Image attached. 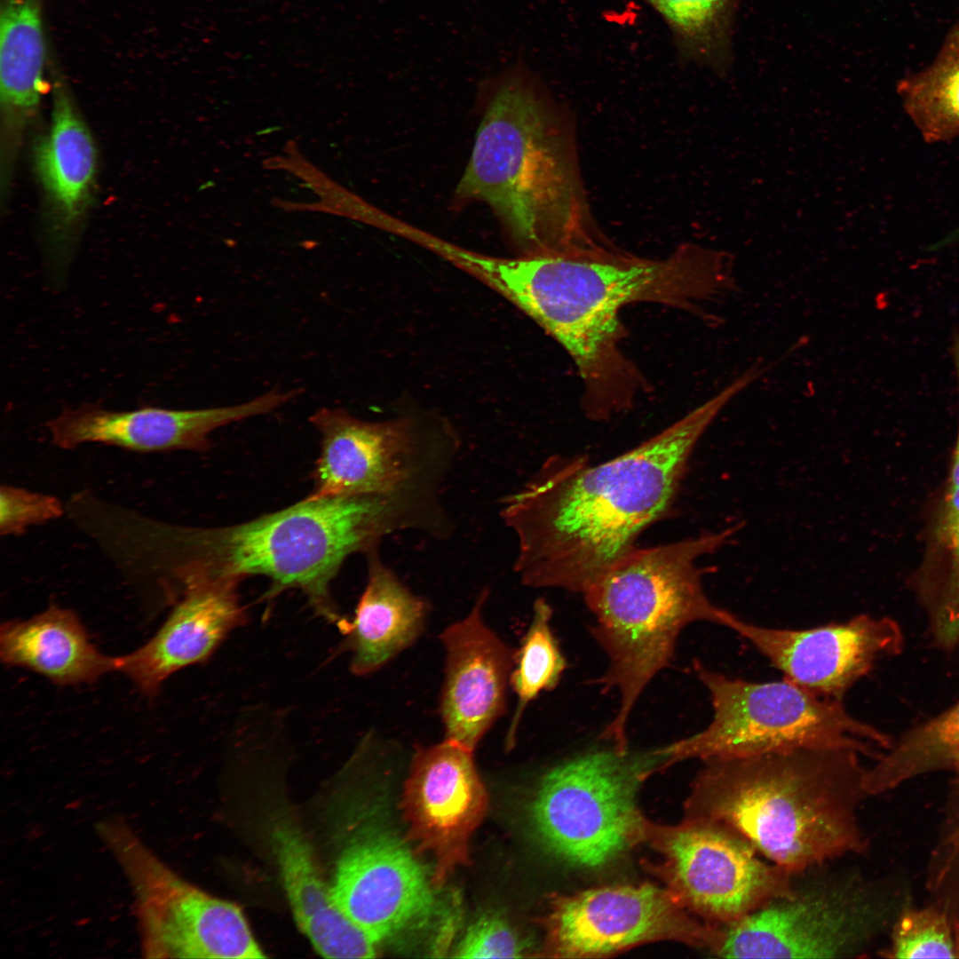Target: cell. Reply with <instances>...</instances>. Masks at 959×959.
<instances>
[{
    "label": "cell",
    "instance_id": "1",
    "mask_svg": "<svg viewBox=\"0 0 959 959\" xmlns=\"http://www.w3.org/2000/svg\"><path fill=\"white\" fill-rule=\"evenodd\" d=\"M453 263L529 315L567 351L583 384L592 419L630 408L646 381L624 354L626 305L656 303L717 322L706 305L738 289L733 256L684 244L662 259L611 246L495 258L457 248Z\"/></svg>",
    "mask_w": 959,
    "mask_h": 959
},
{
    "label": "cell",
    "instance_id": "2",
    "mask_svg": "<svg viewBox=\"0 0 959 959\" xmlns=\"http://www.w3.org/2000/svg\"><path fill=\"white\" fill-rule=\"evenodd\" d=\"M739 392L730 383L661 432L604 463L593 464L583 456L549 457L503 499L500 514L517 537L513 567L521 583L584 593L667 512L696 444Z\"/></svg>",
    "mask_w": 959,
    "mask_h": 959
},
{
    "label": "cell",
    "instance_id": "3",
    "mask_svg": "<svg viewBox=\"0 0 959 959\" xmlns=\"http://www.w3.org/2000/svg\"><path fill=\"white\" fill-rule=\"evenodd\" d=\"M480 96L456 199L489 206L524 254L609 246L590 216L570 137L525 62L483 82Z\"/></svg>",
    "mask_w": 959,
    "mask_h": 959
},
{
    "label": "cell",
    "instance_id": "4",
    "mask_svg": "<svg viewBox=\"0 0 959 959\" xmlns=\"http://www.w3.org/2000/svg\"><path fill=\"white\" fill-rule=\"evenodd\" d=\"M861 755L851 748L801 747L705 760L690 817L725 821L795 874L862 852L868 844L857 812L868 795Z\"/></svg>",
    "mask_w": 959,
    "mask_h": 959
},
{
    "label": "cell",
    "instance_id": "5",
    "mask_svg": "<svg viewBox=\"0 0 959 959\" xmlns=\"http://www.w3.org/2000/svg\"><path fill=\"white\" fill-rule=\"evenodd\" d=\"M398 529L394 503L381 496L312 498L241 524L178 527L171 540L178 556L174 575H196L241 582L269 579L267 597L297 589L313 609L342 629L330 583L345 559L376 549Z\"/></svg>",
    "mask_w": 959,
    "mask_h": 959
},
{
    "label": "cell",
    "instance_id": "6",
    "mask_svg": "<svg viewBox=\"0 0 959 959\" xmlns=\"http://www.w3.org/2000/svg\"><path fill=\"white\" fill-rule=\"evenodd\" d=\"M742 527L739 522L671 543L635 548L583 593L595 618L590 634L608 658L598 684L604 692L617 689L621 696L599 739L618 750L628 749L630 714L647 684L669 665L682 630L694 622L721 625L726 609L705 593L706 568L697 560L731 543Z\"/></svg>",
    "mask_w": 959,
    "mask_h": 959
},
{
    "label": "cell",
    "instance_id": "7",
    "mask_svg": "<svg viewBox=\"0 0 959 959\" xmlns=\"http://www.w3.org/2000/svg\"><path fill=\"white\" fill-rule=\"evenodd\" d=\"M693 669L708 690L713 717L702 731L662 750L668 765L757 755L801 747H842L878 759L892 739L852 717L843 701L818 696L786 678L754 682L730 678L695 660Z\"/></svg>",
    "mask_w": 959,
    "mask_h": 959
},
{
    "label": "cell",
    "instance_id": "8",
    "mask_svg": "<svg viewBox=\"0 0 959 959\" xmlns=\"http://www.w3.org/2000/svg\"><path fill=\"white\" fill-rule=\"evenodd\" d=\"M662 748L624 752L589 750L546 771L530 804L534 832L556 859L598 868L642 838L645 824L637 794L646 778L667 767Z\"/></svg>",
    "mask_w": 959,
    "mask_h": 959
},
{
    "label": "cell",
    "instance_id": "9",
    "mask_svg": "<svg viewBox=\"0 0 959 959\" xmlns=\"http://www.w3.org/2000/svg\"><path fill=\"white\" fill-rule=\"evenodd\" d=\"M95 832L131 886L144 957H266L240 907L182 878L123 817L100 819Z\"/></svg>",
    "mask_w": 959,
    "mask_h": 959
},
{
    "label": "cell",
    "instance_id": "10",
    "mask_svg": "<svg viewBox=\"0 0 959 959\" xmlns=\"http://www.w3.org/2000/svg\"><path fill=\"white\" fill-rule=\"evenodd\" d=\"M309 420L321 433L309 497L381 496L423 512L437 504L454 441L430 438L412 417L371 422L342 408H321Z\"/></svg>",
    "mask_w": 959,
    "mask_h": 959
},
{
    "label": "cell",
    "instance_id": "11",
    "mask_svg": "<svg viewBox=\"0 0 959 959\" xmlns=\"http://www.w3.org/2000/svg\"><path fill=\"white\" fill-rule=\"evenodd\" d=\"M873 889L839 882L797 889L721 927L714 953L725 958L852 956L888 919Z\"/></svg>",
    "mask_w": 959,
    "mask_h": 959
},
{
    "label": "cell",
    "instance_id": "12",
    "mask_svg": "<svg viewBox=\"0 0 959 959\" xmlns=\"http://www.w3.org/2000/svg\"><path fill=\"white\" fill-rule=\"evenodd\" d=\"M660 845L677 900L718 927L795 889V873L763 860L744 835L719 820L690 818L664 833Z\"/></svg>",
    "mask_w": 959,
    "mask_h": 959
},
{
    "label": "cell",
    "instance_id": "13",
    "mask_svg": "<svg viewBox=\"0 0 959 959\" xmlns=\"http://www.w3.org/2000/svg\"><path fill=\"white\" fill-rule=\"evenodd\" d=\"M681 906L674 895L648 884L563 896L552 902L547 918L549 947L557 956L593 957L671 938L713 951L721 929L695 922Z\"/></svg>",
    "mask_w": 959,
    "mask_h": 959
},
{
    "label": "cell",
    "instance_id": "14",
    "mask_svg": "<svg viewBox=\"0 0 959 959\" xmlns=\"http://www.w3.org/2000/svg\"><path fill=\"white\" fill-rule=\"evenodd\" d=\"M747 639L783 678L823 698L843 701L878 660L904 645L892 618L859 614L843 622L809 629L757 625L726 610L721 623Z\"/></svg>",
    "mask_w": 959,
    "mask_h": 959
},
{
    "label": "cell",
    "instance_id": "15",
    "mask_svg": "<svg viewBox=\"0 0 959 959\" xmlns=\"http://www.w3.org/2000/svg\"><path fill=\"white\" fill-rule=\"evenodd\" d=\"M52 112L48 128L32 147L41 192V229L50 265L62 273L80 242L97 194L94 137L56 58L49 61Z\"/></svg>",
    "mask_w": 959,
    "mask_h": 959
},
{
    "label": "cell",
    "instance_id": "16",
    "mask_svg": "<svg viewBox=\"0 0 959 959\" xmlns=\"http://www.w3.org/2000/svg\"><path fill=\"white\" fill-rule=\"evenodd\" d=\"M433 886L432 876L401 840L369 828L342 849L330 891L339 910L379 944L432 916Z\"/></svg>",
    "mask_w": 959,
    "mask_h": 959
},
{
    "label": "cell",
    "instance_id": "17",
    "mask_svg": "<svg viewBox=\"0 0 959 959\" xmlns=\"http://www.w3.org/2000/svg\"><path fill=\"white\" fill-rule=\"evenodd\" d=\"M472 753L447 739L418 747L405 781L401 806L408 834L421 852L432 855L436 887L468 863L469 840L487 810Z\"/></svg>",
    "mask_w": 959,
    "mask_h": 959
},
{
    "label": "cell",
    "instance_id": "18",
    "mask_svg": "<svg viewBox=\"0 0 959 959\" xmlns=\"http://www.w3.org/2000/svg\"><path fill=\"white\" fill-rule=\"evenodd\" d=\"M300 395L297 388L268 391L242 404L200 409L143 407L115 411L97 404L65 408L46 423L53 445L73 449L101 443L137 452L210 448L209 436L219 427L271 413Z\"/></svg>",
    "mask_w": 959,
    "mask_h": 959
},
{
    "label": "cell",
    "instance_id": "19",
    "mask_svg": "<svg viewBox=\"0 0 959 959\" xmlns=\"http://www.w3.org/2000/svg\"><path fill=\"white\" fill-rule=\"evenodd\" d=\"M487 597L485 588L470 613L440 635L445 650L440 709L446 739L472 751L505 711L515 663L516 649L483 619Z\"/></svg>",
    "mask_w": 959,
    "mask_h": 959
},
{
    "label": "cell",
    "instance_id": "20",
    "mask_svg": "<svg viewBox=\"0 0 959 959\" xmlns=\"http://www.w3.org/2000/svg\"><path fill=\"white\" fill-rule=\"evenodd\" d=\"M177 578L183 596L163 624L143 646L115 657V671L148 696L174 673L207 661L247 618L237 594L239 581L196 575Z\"/></svg>",
    "mask_w": 959,
    "mask_h": 959
},
{
    "label": "cell",
    "instance_id": "21",
    "mask_svg": "<svg viewBox=\"0 0 959 959\" xmlns=\"http://www.w3.org/2000/svg\"><path fill=\"white\" fill-rule=\"evenodd\" d=\"M44 0H1L0 176L13 178L23 141L48 88Z\"/></svg>",
    "mask_w": 959,
    "mask_h": 959
},
{
    "label": "cell",
    "instance_id": "22",
    "mask_svg": "<svg viewBox=\"0 0 959 959\" xmlns=\"http://www.w3.org/2000/svg\"><path fill=\"white\" fill-rule=\"evenodd\" d=\"M271 845L300 931L326 958H373L378 945L337 907L310 844L285 814L270 823Z\"/></svg>",
    "mask_w": 959,
    "mask_h": 959
},
{
    "label": "cell",
    "instance_id": "23",
    "mask_svg": "<svg viewBox=\"0 0 959 959\" xmlns=\"http://www.w3.org/2000/svg\"><path fill=\"white\" fill-rule=\"evenodd\" d=\"M0 657L8 667L31 670L59 686L93 683L115 671V657L92 644L78 615L55 604L28 620L4 623Z\"/></svg>",
    "mask_w": 959,
    "mask_h": 959
},
{
    "label": "cell",
    "instance_id": "24",
    "mask_svg": "<svg viewBox=\"0 0 959 959\" xmlns=\"http://www.w3.org/2000/svg\"><path fill=\"white\" fill-rule=\"evenodd\" d=\"M368 555V582L353 619L342 634L351 653L350 669L358 676L371 674L410 646L421 635L428 604L414 594L379 559Z\"/></svg>",
    "mask_w": 959,
    "mask_h": 959
},
{
    "label": "cell",
    "instance_id": "25",
    "mask_svg": "<svg viewBox=\"0 0 959 959\" xmlns=\"http://www.w3.org/2000/svg\"><path fill=\"white\" fill-rule=\"evenodd\" d=\"M660 15L677 57L721 73L731 59L732 23L739 0H642Z\"/></svg>",
    "mask_w": 959,
    "mask_h": 959
},
{
    "label": "cell",
    "instance_id": "26",
    "mask_svg": "<svg viewBox=\"0 0 959 959\" xmlns=\"http://www.w3.org/2000/svg\"><path fill=\"white\" fill-rule=\"evenodd\" d=\"M959 748V701L906 732L867 769L865 785L871 795L891 790L927 773L946 770Z\"/></svg>",
    "mask_w": 959,
    "mask_h": 959
},
{
    "label": "cell",
    "instance_id": "27",
    "mask_svg": "<svg viewBox=\"0 0 959 959\" xmlns=\"http://www.w3.org/2000/svg\"><path fill=\"white\" fill-rule=\"evenodd\" d=\"M905 108L929 142L959 135V21L934 62L898 86Z\"/></svg>",
    "mask_w": 959,
    "mask_h": 959
},
{
    "label": "cell",
    "instance_id": "28",
    "mask_svg": "<svg viewBox=\"0 0 959 959\" xmlns=\"http://www.w3.org/2000/svg\"><path fill=\"white\" fill-rule=\"evenodd\" d=\"M551 617L550 604L537 598L533 605L529 627L516 650L510 677L517 704L505 737L507 749L515 745L517 731L528 704L543 691L554 689L567 668V661L551 628Z\"/></svg>",
    "mask_w": 959,
    "mask_h": 959
},
{
    "label": "cell",
    "instance_id": "29",
    "mask_svg": "<svg viewBox=\"0 0 959 959\" xmlns=\"http://www.w3.org/2000/svg\"><path fill=\"white\" fill-rule=\"evenodd\" d=\"M283 152L286 156L274 155L263 161L268 170H287L305 181L306 186L321 198L315 202H296L273 198L271 204L284 211H319L366 221L373 206L348 191L311 163L300 153L294 140H289Z\"/></svg>",
    "mask_w": 959,
    "mask_h": 959
},
{
    "label": "cell",
    "instance_id": "30",
    "mask_svg": "<svg viewBox=\"0 0 959 959\" xmlns=\"http://www.w3.org/2000/svg\"><path fill=\"white\" fill-rule=\"evenodd\" d=\"M886 952L892 958H959L952 922L935 904L904 908L896 917Z\"/></svg>",
    "mask_w": 959,
    "mask_h": 959
},
{
    "label": "cell",
    "instance_id": "31",
    "mask_svg": "<svg viewBox=\"0 0 959 959\" xmlns=\"http://www.w3.org/2000/svg\"><path fill=\"white\" fill-rule=\"evenodd\" d=\"M63 513L61 502L53 495L11 485L0 488L1 535H20L28 527L56 519Z\"/></svg>",
    "mask_w": 959,
    "mask_h": 959
},
{
    "label": "cell",
    "instance_id": "32",
    "mask_svg": "<svg viewBox=\"0 0 959 959\" xmlns=\"http://www.w3.org/2000/svg\"><path fill=\"white\" fill-rule=\"evenodd\" d=\"M527 951L525 942L501 916L487 914L467 930L455 949L458 958H518Z\"/></svg>",
    "mask_w": 959,
    "mask_h": 959
},
{
    "label": "cell",
    "instance_id": "33",
    "mask_svg": "<svg viewBox=\"0 0 959 959\" xmlns=\"http://www.w3.org/2000/svg\"><path fill=\"white\" fill-rule=\"evenodd\" d=\"M953 362L957 379L959 398V347L954 352ZM944 542L952 559L951 573L943 588L946 593L959 602V424L954 452L950 480L945 500L943 518Z\"/></svg>",
    "mask_w": 959,
    "mask_h": 959
},
{
    "label": "cell",
    "instance_id": "34",
    "mask_svg": "<svg viewBox=\"0 0 959 959\" xmlns=\"http://www.w3.org/2000/svg\"><path fill=\"white\" fill-rule=\"evenodd\" d=\"M928 886L935 904L950 918L959 943V847L934 860Z\"/></svg>",
    "mask_w": 959,
    "mask_h": 959
},
{
    "label": "cell",
    "instance_id": "35",
    "mask_svg": "<svg viewBox=\"0 0 959 959\" xmlns=\"http://www.w3.org/2000/svg\"><path fill=\"white\" fill-rule=\"evenodd\" d=\"M946 770L955 773V792L958 800L957 809L955 812L952 824H950L948 831H947L944 838L940 842L942 847L951 850L959 847V748L951 757Z\"/></svg>",
    "mask_w": 959,
    "mask_h": 959
}]
</instances>
